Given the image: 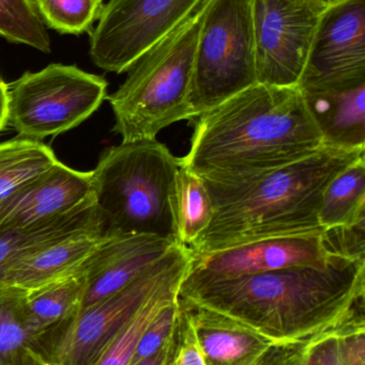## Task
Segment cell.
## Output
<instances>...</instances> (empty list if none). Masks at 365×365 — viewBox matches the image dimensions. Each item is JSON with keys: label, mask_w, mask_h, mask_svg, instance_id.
Segmentation results:
<instances>
[{"label": "cell", "mask_w": 365, "mask_h": 365, "mask_svg": "<svg viewBox=\"0 0 365 365\" xmlns=\"http://www.w3.org/2000/svg\"><path fill=\"white\" fill-rule=\"evenodd\" d=\"M365 150L323 147L269 173L214 207L209 227L190 247L193 257L266 238L324 231L319 212L324 191Z\"/></svg>", "instance_id": "3957f363"}, {"label": "cell", "mask_w": 365, "mask_h": 365, "mask_svg": "<svg viewBox=\"0 0 365 365\" xmlns=\"http://www.w3.org/2000/svg\"><path fill=\"white\" fill-rule=\"evenodd\" d=\"M203 0H109L90 34L89 55L106 72H126Z\"/></svg>", "instance_id": "30bf717a"}, {"label": "cell", "mask_w": 365, "mask_h": 365, "mask_svg": "<svg viewBox=\"0 0 365 365\" xmlns=\"http://www.w3.org/2000/svg\"><path fill=\"white\" fill-rule=\"evenodd\" d=\"M323 237L332 257L365 261V218L354 225L324 230Z\"/></svg>", "instance_id": "83f0119b"}, {"label": "cell", "mask_w": 365, "mask_h": 365, "mask_svg": "<svg viewBox=\"0 0 365 365\" xmlns=\"http://www.w3.org/2000/svg\"><path fill=\"white\" fill-rule=\"evenodd\" d=\"M180 165L205 184L214 208L324 147L299 87L256 83L194 120Z\"/></svg>", "instance_id": "6da1fadb"}, {"label": "cell", "mask_w": 365, "mask_h": 365, "mask_svg": "<svg viewBox=\"0 0 365 365\" xmlns=\"http://www.w3.org/2000/svg\"><path fill=\"white\" fill-rule=\"evenodd\" d=\"M184 280L174 281L154 294L116 334L96 365H130L137 345L150 324L165 309L178 302Z\"/></svg>", "instance_id": "d4e9b609"}, {"label": "cell", "mask_w": 365, "mask_h": 365, "mask_svg": "<svg viewBox=\"0 0 365 365\" xmlns=\"http://www.w3.org/2000/svg\"><path fill=\"white\" fill-rule=\"evenodd\" d=\"M326 248L323 231L266 238L216 252L193 257L186 276L229 279L264 274L295 266H324L334 259Z\"/></svg>", "instance_id": "7c38bea8"}, {"label": "cell", "mask_w": 365, "mask_h": 365, "mask_svg": "<svg viewBox=\"0 0 365 365\" xmlns=\"http://www.w3.org/2000/svg\"><path fill=\"white\" fill-rule=\"evenodd\" d=\"M91 175L58 162L0 200V233L32 227L91 199Z\"/></svg>", "instance_id": "5bb4252c"}, {"label": "cell", "mask_w": 365, "mask_h": 365, "mask_svg": "<svg viewBox=\"0 0 365 365\" xmlns=\"http://www.w3.org/2000/svg\"><path fill=\"white\" fill-rule=\"evenodd\" d=\"M214 208L204 182L180 165L175 182V219L179 242L191 247L214 218Z\"/></svg>", "instance_id": "cb8c5ba5"}, {"label": "cell", "mask_w": 365, "mask_h": 365, "mask_svg": "<svg viewBox=\"0 0 365 365\" xmlns=\"http://www.w3.org/2000/svg\"><path fill=\"white\" fill-rule=\"evenodd\" d=\"M181 308L192 319L206 365H259L274 346L220 315Z\"/></svg>", "instance_id": "d6986e66"}, {"label": "cell", "mask_w": 365, "mask_h": 365, "mask_svg": "<svg viewBox=\"0 0 365 365\" xmlns=\"http://www.w3.org/2000/svg\"><path fill=\"white\" fill-rule=\"evenodd\" d=\"M259 365H365L364 310L300 342L272 347Z\"/></svg>", "instance_id": "e0dca14e"}, {"label": "cell", "mask_w": 365, "mask_h": 365, "mask_svg": "<svg viewBox=\"0 0 365 365\" xmlns=\"http://www.w3.org/2000/svg\"><path fill=\"white\" fill-rule=\"evenodd\" d=\"M104 238L102 229L79 232L60 238L19 259L9 270L6 287L23 295L71 277Z\"/></svg>", "instance_id": "2e32d148"}, {"label": "cell", "mask_w": 365, "mask_h": 365, "mask_svg": "<svg viewBox=\"0 0 365 365\" xmlns=\"http://www.w3.org/2000/svg\"><path fill=\"white\" fill-rule=\"evenodd\" d=\"M104 77L75 66L49 64L8 85V125L19 137L41 141L87 120L107 98Z\"/></svg>", "instance_id": "ba28073f"}, {"label": "cell", "mask_w": 365, "mask_h": 365, "mask_svg": "<svg viewBox=\"0 0 365 365\" xmlns=\"http://www.w3.org/2000/svg\"><path fill=\"white\" fill-rule=\"evenodd\" d=\"M87 289L85 276L71 277L24 295L26 321L34 334L49 338L77 314Z\"/></svg>", "instance_id": "44dd1931"}, {"label": "cell", "mask_w": 365, "mask_h": 365, "mask_svg": "<svg viewBox=\"0 0 365 365\" xmlns=\"http://www.w3.org/2000/svg\"><path fill=\"white\" fill-rule=\"evenodd\" d=\"M46 28L61 34L90 32L103 9L102 0H32Z\"/></svg>", "instance_id": "4316f807"}, {"label": "cell", "mask_w": 365, "mask_h": 365, "mask_svg": "<svg viewBox=\"0 0 365 365\" xmlns=\"http://www.w3.org/2000/svg\"><path fill=\"white\" fill-rule=\"evenodd\" d=\"M177 244L145 234L105 235L77 270L87 279L79 311L124 289Z\"/></svg>", "instance_id": "4fadbf2b"}, {"label": "cell", "mask_w": 365, "mask_h": 365, "mask_svg": "<svg viewBox=\"0 0 365 365\" xmlns=\"http://www.w3.org/2000/svg\"><path fill=\"white\" fill-rule=\"evenodd\" d=\"M253 0H204L190 94L192 122L256 85Z\"/></svg>", "instance_id": "8992f818"}, {"label": "cell", "mask_w": 365, "mask_h": 365, "mask_svg": "<svg viewBox=\"0 0 365 365\" xmlns=\"http://www.w3.org/2000/svg\"><path fill=\"white\" fill-rule=\"evenodd\" d=\"M8 85L0 77V132L8 125Z\"/></svg>", "instance_id": "1f68e13d"}, {"label": "cell", "mask_w": 365, "mask_h": 365, "mask_svg": "<svg viewBox=\"0 0 365 365\" xmlns=\"http://www.w3.org/2000/svg\"><path fill=\"white\" fill-rule=\"evenodd\" d=\"M321 1H323L324 4H336V2L341 1V0H321Z\"/></svg>", "instance_id": "d6a6232c"}, {"label": "cell", "mask_w": 365, "mask_h": 365, "mask_svg": "<svg viewBox=\"0 0 365 365\" xmlns=\"http://www.w3.org/2000/svg\"><path fill=\"white\" fill-rule=\"evenodd\" d=\"M204 0L173 31L129 68L117 91L107 96L113 132L122 141L152 140L167 126L189 120L191 87Z\"/></svg>", "instance_id": "5b68a950"}, {"label": "cell", "mask_w": 365, "mask_h": 365, "mask_svg": "<svg viewBox=\"0 0 365 365\" xmlns=\"http://www.w3.org/2000/svg\"><path fill=\"white\" fill-rule=\"evenodd\" d=\"M102 229V217L94 197L71 212L32 227L0 233V293L6 287L9 270L16 262L60 238L79 232Z\"/></svg>", "instance_id": "ac0fdd59"}, {"label": "cell", "mask_w": 365, "mask_h": 365, "mask_svg": "<svg viewBox=\"0 0 365 365\" xmlns=\"http://www.w3.org/2000/svg\"><path fill=\"white\" fill-rule=\"evenodd\" d=\"M365 79V0L328 4L315 31L298 87L342 85Z\"/></svg>", "instance_id": "8fae6325"}, {"label": "cell", "mask_w": 365, "mask_h": 365, "mask_svg": "<svg viewBox=\"0 0 365 365\" xmlns=\"http://www.w3.org/2000/svg\"><path fill=\"white\" fill-rule=\"evenodd\" d=\"M327 6L321 0H253L257 83L297 87Z\"/></svg>", "instance_id": "9c48e42d"}, {"label": "cell", "mask_w": 365, "mask_h": 365, "mask_svg": "<svg viewBox=\"0 0 365 365\" xmlns=\"http://www.w3.org/2000/svg\"><path fill=\"white\" fill-rule=\"evenodd\" d=\"M365 218V156L349 165L326 187L319 212L324 230Z\"/></svg>", "instance_id": "7402d4cb"}, {"label": "cell", "mask_w": 365, "mask_h": 365, "mask_svg": "<svg viewBox=\"0 0 365 365\" xmlns=\"http://www.w3.org/2000/svg\"><path fill=\"white\" fill-rule=\"evenodd\" d=\"M177 324V323H176ZM175 330L171 334L166 342L161 347L160 351H156L154 355L150 357L145 358V359L139 360L130 365H167L169 364V358H171V351H173L174 342H175Z\"/></svg>", "instance_id": "4dcf8cb0"}, {"label": "cell", "mask_w": 365, "mask_h": 365, "mask_svg": "<svg viewBox=\"0 0 365 365\" xmlns=\"http://www.w3.org/2000/svg\"><path fill=\"white\" fill-rule=\"evenodd\" d=\"M192 261L190 247L177 244L124 289L79 311L49 339L51 365H96L137 310L159 289L184 280Z\"/></svg>", "instance_id": "52a82bcc"}, {"label": "cell", "mask_w": 365, "mask_h": 365, "mask_svg": "<svg viewBox=\"0 0 365 365\" xmlns=\"http://www.w3.org/2000/svg\"><path fill=\"white\" fill-rule=\"evenodd\" d=\"M57 163L53 150L42 141L17 136L0 143V200Z\"/></svg>", "instance_id": "603a6c76"}, {"label": "cell", "mask_w": 365, "mask_h": 365, "mask_svg": "<svg viewBox=\"0 0 365 365\" xmlns=\"http://www.w3.org/2000/svg\"><path fill=\"white\" fill-rule=\"evenodd\" d=\"M364 299L365 261L343 257L237 278L186 276L178 296L180 306L220 315L274 346L334 327L364 311Z\"/></svg>", "instance_id": "7a4b0ae2"}, {"label": "cell", "mask_w": 365, "mask_h": 365, "mask_svg": "<svg viewBox=\"0 0 365 365\" xmlns=\"http://www.w3.org/2000/svg\"><path fill=\"white\" fill-rule=\"evenodd\" d=\"M300 90L324 147L365 150V79Z\"/></svg>", "instance_id": "9a60e30c"}, {"label": "cell", "mask_w": 365, "mask_h": 365, "mask_svg": "<svg viewBox=\"0 0 365 365\" xmlns=\"http://www.w3.org/2000/svg\"><path fill=\"white\" fill-rule=\"evenodd\" d=\"M178 311H179V304L177 302L165 309L150 324L137 345L136 351H135L130 364L150 357L156 351H160L161 347L175 330Z\"/></svg>", "instance_id": "f546056e"}, {"label": "cell", "mask_w": 365, "mask_h": 365, "mask_svg": "<svg viewBox=\"0 0 365 365\" xmlns=\"http://www.w3.org/2000/svg\"><path fill=\"white\" fill-rule=\"evenodd\" d=\"M0 36L42 53L51 51L46 26L32 0H0Z\"/></svg>", "instance_id": "484cf974"}, {"label": "cell", "mask_w": 365, "mask_h": 365, "mask_svg": "<svg viewBox=\"0 0 365 365\" xmlns=\"http://www.w3.org/2000/svg\"><path fill=\"white\" fill-rule=\"evenodd\" d=\"M179 167L180 158L156 139L122 141L103 151L90 175L104 236L145 234L179 242L175 219Z\"/></svg>", "instance_id": "277c9868"}, {"label": "cell", "mask_w": 365, "mask_h": 365, "mask_svg": "<svg viewBox=\"0 0 365 365\" xmlns=\"http://www.w3.org/2000/svg\"><path fill=\"white\" fill-rule=\"evenodd\" d=\"M167 365H206L192 319L180 306L176 324L175 342Z\"/></svg>", "instance_id": "f1b7e54d"}, {"label": "cell", "mask_w": 365, "mask_h": 365, "mask_svg": "<svg viewBox=\"0 0 365 365\" xmlns=\"http://www.w3.org/2000/svg\"><path fill=\"white\" fill-rule=\"evenodd\" d=\"M23 299L13 287L0 293V365H51L49 338L32 331Z\"/></svg>", "instance_id": "ffe728a7"}]
</instances>
